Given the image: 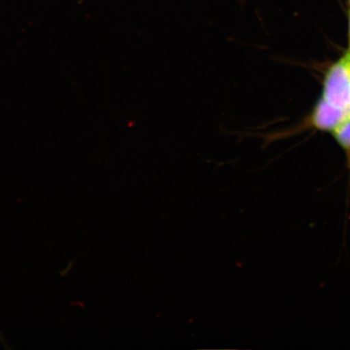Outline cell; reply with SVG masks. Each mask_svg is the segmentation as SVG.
<instances>
[{
  "instance_id": "1",
  "label": "cell",
  "mask_w": 350,
  "mask_h": 350,
  "mask_svg": "<svg viewBox=\"0 0 350 350\" xmlns=\"http://www.w3.org/2000/svg\"><path fill=\"white\" fill-rule=\"evenodd\" d=\"M323 98L334 107L350 108V50L328 70Z\"/></svg>"
},
{
  "instance_id": "2",
  "label": "cell",
  "mask_w": 350,
  "mask_h": 350,
  "mask_svg": "<svg viewBox=\"0 0 350 350\" xmlns=\"http://www.w3.org/2000/svg\"><path fill=\"white\" fill-rule=\"evenodd\" d=\"M349 119V109H340L322 98L312 115V126L322 131H334L342 122Z\"/></svg>"
},
{
  "instance_id": "3",
  "label": "cell",
  "mask_w": 350,
  "mask_h": 350,
  "mask_svg": "<svg viewBox=\"0 0 350 350\" xmlns=\"http://www.w3.org/2000/svg\"><path fill=\"white\" fill-rule=\"evenodd\" d=\"M332 133H334L340 146L347 152L350 170V120L348 119L342 122V124L332 131Z\"/></svg>"
},
{
  "instance_id": "4",
  "label": "cell",
  "mask_w": 350,
  "mask_h": 350,
  "mask_svg": "<svg viewBox=\"0 0 350 350\" xmlns=\"http://www.w3.org/2000/svg\"><path fill=\"white\" fill-rule=\"evenodd\" d=\"M349 46H350V8H349ZM350 50V47H349Z\"/></svg>"
},
{
  "instance_id": "5",
  "label": "cell",
  "mask_w": 350,
  "mask_h": 350,
  "mask_svg": "<svg viewBox=\"0 0 350 350\" xmlns=\"http://www.w3.org/2000/svg\"><path fill=\"white\" fill-rule=\"evenodd\" d=\"M349 119L350 120V108L349 109Z\"/></svg>"
},
{
  "instance_id": "6",
  "label": "cell",
  "mask_w": 350,
  "mask_h": 350,
  "mask_svg": "<svg viewBox=\"0 0 350 350\" xmlns=\"http://www.w3.org/2000/svg\"><path fill=\"white\" fill-rule=\"evenodd\" d=\"M349 3V8H350V0H348Z\"/></svg>"
}]
</instances>
